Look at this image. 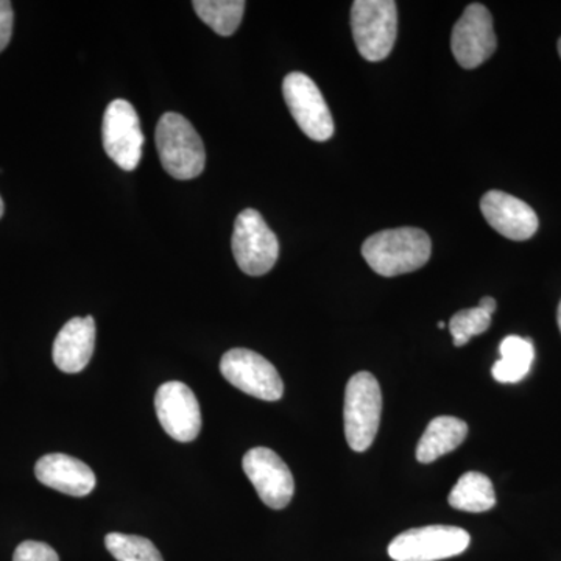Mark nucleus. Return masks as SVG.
<instances>
[{
  "label": "nucleus",
  "mask_w": 561,
  "mask_h": 561,
  "mask_svg": "<svg viewBox=\"0 0 561 561\" xmlns=\"http://www.w3.org/2000/svg\"><path fill=\"white\" fill-rule=\"evenodd\" d=\"M431 253V238L419 228L379 231L362 245V256L371 271L386 278L419 271Z\"/></svg>",
  "instance_id": "1"
},
{
  "label": "nucleus",
  "mask_w": 561,
  "mask_h": 561,
  "mask_svg": "<svg viewBox=\"0 0 561 561\" xmlns=\"http://www.w3.org/2000/svg\"><path fill=\"white\" fill-rule=\"evenodd\" d=\"M158 154L164 171L175 180L202 175L206 164L203 140L194 125L179 113H165L154 133Z\"/></svg>",
  "instance_id": "2"
},
{
  "label": "nucleus",
  "mask_w": 561,
  "mask_h": 561,
  "mask_svg": "<svg viewBox=\"0 0 561 561\" xmlns=\"http://www.w3.org/2000/svg\"><path fill=\"white\" fill-rule=\"evenodd\" d=\"M382 391L378 379L368 371L356 373L346 383L345 437L356 453L367 451L381 424Z\"/></svg>",
  "instance_id": "3"
},
{
  "label": "nucleus",
  "mask_w": 561,
  "mask_h": 561,
  "mask_svg": "<svg viewBox=\"0 0 561 561\" xmlns=\"http://www.w3.org/2000/svg\"><path fill=\"white\" fill-rule=\"evenodd\" d=\"M351 28L357 50L365 60H386L397 43V3L393 0H356L351 9Z\"/></svg>",
  "instance_id": "4"
},
{
  "label": "nucleus",
  "mask_w": 561,
  "mask_h": 561,
  "mask_svg": "<svg viewBox=\"0 0 561 561\" xmlns=\"http://www.w3.org/2000/svg\"><path fill=\"white\" fill-rule=\"evenodd\" d=\"M231 247L239 268L250 276L265 275L278 261V238L256 209H245L239 214Z\"/></svg>",
  "instance_id": "5"
},
{
  "label": "nucleus",
  "mask_w": 561,
  "mask_h": 561,
  "mask_svg": "<svg viewBox=\"0 0 561 561\" xmlns=\"http://www.w3.org/2000/svg\"><path fill=\"white\" fill-rule=\"evenodd\" d=\"M471 537L454 526H426L402 531L389 546L394 561H438L467 551Z\"/></svg>",
  "instance_id": "6"
},
{
  "label": "nucleus",
  "mask_w": 561,
  "mask_h": 561,
  "mask_svg": "<svg viewBox=\"0 0 561 561\" xmlns=\"http://www.w3.org/2000/svg\"><path fill=\"white\" fill-rule=\"evenodd\" d=\"M220 371L236 389L262 401L283 398L284 382L272 362L245 348H234L224 354Z\"/></svg>",
  "instance_id": "7"
},
{
  "label": "nucleus",
  "mask_w": 561,
  "mask_h": 561,
  "mask_svg": "<svg viewBox=\"0 0 561 561\" xmlns=\"http://www.w3.org/2000/svg\"><path fill=\"white\" fill-rule=\"evenodd\" d=\"M283 94L291 116L308 138L317 142L332 138L334 119L311 77L302 72H290L283 81Z\"/></svg>",
  "instance_id": "8"
},
{
  "label": "nucleus",
  "mask_w": 561,
  "mask_h": 561,
  "mask_svg": "<svg viewBox=\"0 0 561 561\" xmlns=\"http://www.w3.org/2000/svg\"><path fill=\"white\" fill-rule=\"evenodd\" d=\"M103 149L124 171H135L142 158L144 133L130 102L116 99L106 106L102 124Z\"/></svg>",
  "instance_id": "9"
},
{
  "label": "nucleus",
  "mask_w": 561,
  "mask_h": 561,
  "mask_svg": "<svg viewBox=\"0 0 561 561\" xmlns=\"http://www.w3.org/2000/svg\"><path fill=\"white\" fill-rule=\"evenodd\" d=\"M497 47L493 16L482 3H471L454 25L451 49L465 69H476L490 60Z\"/></svg>",
  "instance_id": "10"
},
{
  "label": "nucleus",
  "mask_w": 561,
  "mask_h": 561,
  "mask_svg": "<svg viewBox=\"0 0 561 561\" xmlns=\"http://www.w3.org/2000/svg\"><path fill=\"white\" fill-rule=\"evenodd\" d=\"M242 467L267 507L283 511L290 504L295 493L294 476L278 454L262 446L250 449L243 456Z\"/></svg>",
  "instance_id": "11"
},
{
  "label": "nucleus",
  "mask_w": 561,
  "mask_h": 561,
  "mask_svg": "<svg viewBox=\"0 0 561 561\" xmlns=\"http://www.w3.org/2000/svg\"><path fill=\"white\" fill-rule=\"evenodd\" d=\"M154 411L162 430L168 432L173 440L190 443L201 434V404L186 383L180 381L162 383L154 394Z\"/></svg>",
  "instance_id": "12"
},
{
  "label": "nucleus",
  "mask_w": 561,
  "mask_h": 561,
  "mask_svg": "<svg viewBox=\"0 0 561 561\" xmlns=\"http://www.w3.org/2000/svg\"><path fill=\"white\" fill-rule=\"evenodd\" d=\"M481 210L490 227L511 241H529L540 225L537 213L526 202L502 191L486 192Z\"/></svg>",
  "instance_id": "13"
},
{
  "label": "nucleus",
  "mask_w": 561,
  "mask_h": 561,
  "mask_svg": "<svg viewBox=\"0 0 561 561\" xmlns=\"http://www.w3.org/2000/svg\"><path fill=\"white\" fill-rule=\"evenodd\" d=\"M36 479L43 485L68 494V496H88L95 489L94 471L84 461L68 454H47L36 461Z\"/></svg>",
  "instance_id": "14"
},
{
  "label": "nucleus",
  "mask_w": 561,
  "mask_h": 561,
  "mask_svg": "<svg viewBox=\"0 0 561 561\" xmlns=\"http://www.w3.org/2000/svg\"><path fill=\"white\" fill-rule=\"evenodd\" d=\"M95 348V321L92 317H73L54 342L51 357L58 370L80 373L90 364Z\"/></svg>",
  "instance_id": "15"
},
{
  "label": "nucleus",
  "mask_w": 561,
  "mask_h": 561,
  "mask_svg": "<svg viewBox=\"0 0 561 561\" xmlns=\"http://www.w3.org/2000/svg\"><path fill=\"white\" fill-rule=\"evenodd\" d=\"M468 435V424L456 416H437L427 424L416 446V460L432 463L445 454L459 448Z\"/></svg>",
  "instance_id": "16"
},
{
  "label": "nucleus",
  "mask_w": 561,
  "mask_h": 561,
  "mask_svg": "<svg viewBox=\"0 0 561 561\" xmlns=\"http://www.w3.org/2000/svg\"><path fill=\"white\" fill-rule=\"evenodd\" d=\"M501 359L491 368V375L497 382L515 383L529 375L535 360L534 343L530 339L508 335L501 342Z\"/></svg>",
  "instance_id": "17"
},
{
  "label": "nucleus",
  "mask_w": 561,
  "mask_h": 561,
  "mask_svg": "<svg viewBox=\"0 0 561 561\" xmlns=\"http://www.w3.org/2000/svg\"><path fill=\"white\" fill-rule=\"evenodd\" d=\"M451 507L461 512L482 513L496 505V493L490 478L478 471L465 472L449 493Z\"/></svg>",
  "instance_id": "18"
},
{
  "label": "nucleus",
  "mask_w": 561,
  "mask_h": 561,
  "mask_svg": "<svg viewBox=\"0 0 561 561\" xmlns=\"http://www.w3.org/2000/svg\"><path fill=\"white\" fill-rule=\"evenodd\" d=\"M192 7L217 35L231 36L241 25L247 3L243 0H195Z\"/></svg>",
  "instance_id": "19"
},
{
  "label": "nucleus",
  "mask_w": 561,
  "mask_h": 561,
  "mask_svg": "<svg viewBox=\"0 0 561 561\" xmlns=\"http://www.w3.org/2000/svg\"><path fill=\"white\" fill-rule=\"evenodd\" d=\"M105 546L117 561H164L157 546L138 535L108 534Z\"/></svg>",
  "instance_id": "20"
},
{
  "label": "nucleus",
  "mask_w": 561,
  "mask_h": 561,
  "mask_svg": "<svg viewBox=\"0 0 561 561\" xmlns=\"http://www.w3.org/2000/svg\"><path fill=\"white\" fill-rule=\"evenodd\" d=\"M490 324V313L483 311L479 306L457 312L451 321H449V331H451L454 345H467L471 337L481 335L489 330Z\"/></svg>",
  "instance_id": "21"
},
{
  "label": "nucleus",
  "mask_w": 561,
  "mask_h": 561,
  "mask_svg": "<svg viewBox=\"0 0 561 561\" xmlns=\"http://www.w3.org/2000/svg\"><path fill=\"white\" fill-rule=\"evenodd\" d=\"M13 561H60V557L46 542L24 541L14 551Z\"/></svg>",
  "instance_id": "22"
},
{
  "label": "nucleus",
  "mask_w": 561,
  "mask_h": 561,
  "mask_svg": "<svg viewBox=\"0 0 561 561\" xmlns=\"http://www.w3.org/2000/svg\"><path fill=\"white\" fill-rule=\"evenodd\" d=\"M13 7L9 0H0V51L9 46L13 35Z\"/></svg>",
  "instance_id": "23"
},
{
  "label": "nucleus",
  "mask_w": 561,
  "mask_h": 561,
  "mask_svg": "<svg viewBox=\"0 0 561 561\" xmlns=\"http://www.w3.org/2000/svg\"><path fill=\"white\" fill-rule=\"evenodd\" d=\"M479 308L483 309V311L489 312L490 316H493L494 311H496L497 302L494 298L483 297L481 302H479Z\"/></svg>",
  "instance_id": "24"
},
{
  "label": "nucleus",
  "mask_w": 561,
  "mask_h": 561,
  "mask_svg": "<svg viewBox=\"0 0 561 561\" xmlns=\"http://www.w3.org/2000/svg\"><path fill=\"white\" fill-rule=\"evenodd\" d=\"M557 321H559V328H560V332H561V301L559 305V311H557Z\"/></svg>",
  "instance_id": "25"
},
{
  "label": "nucleus",
  "mask_w": 561,
  "mask_h": 561,
  "mask_svg": "<svg viewBox=\"0 0 561 561\" xmlns=\"http://www.w3.org/2000/svg\"><path fill=\"white\" fill-rule=\"evenodd\" d=\"M3 216V201L2 197H0V219H2Z\"/></svg>",
  "instance_id": "26"
},
{
  "label": "nucleus",
  "mask_w": 561,
  "mask_h": 561,
  "mask_svg": "<svg viewBox=\"0 0 561 561\" xmlns=\"http://www.w3.org/2000/svg\"><path fill=\"white\" fill-rule=\"evenodd\" d=\"M445 327H446L445 321H440V323H438V328H442V330H443V328H445Z\"/></svg>",
  "instance_id": "27"
},
{
  "label": "nucleus",
  "mask_w": 561,
  "mask_h": 561,
  "mask_svg": "<svg viewBox=\"0 0 561 561\" xmlns=\"http://www.w3.org/2000/svg\"><path fill=\"white\" fill-rule=\"evenodd\" d=\"M559 54H560V58H561V38L559 41Z\"/></svg>",
  "instance_id": "28"
}]
</instances>
